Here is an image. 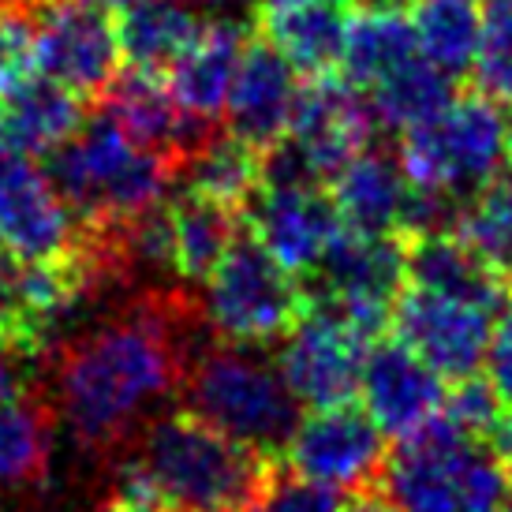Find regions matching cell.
<instances>
[{
	"label": "cell",
	"mask_w": 512,
	"mask_h": 512,
	"mask_svg": "<svg viewBox=\"0 0 512 512\" xmlns=\"http://www.w3.org/2000/svg\"><path fill=\"white\" fill-rule=\"evenodd\" d=\"M210 329L187 292H150L57 344V412L90 453L128 449L161 400L180 393Z\"/></svg>",
	"instance_id": "cell-1"
},
{
	"label": "cell",
	"mask_w": 512,
	"mask_h": 512,
	"mask_svg": "<svg viewBox=\"0 0 512 512\" xmlns=\"http://www.w3.org/2000/svg\"><path fill=\"white\" fill-rule=\"evenodd\" d=\"M116 468V505L157 512H247L273 464L191 412L150 419Z\"/></svg>",
	"instance_id": "cell-2"
},
{
	"label": "cell",
	"mask_w": 512,
	"mask_h": 512,
	"mask_svg": "<svg viewBox=\"0 0 512 512\" xmlns=\"http://www.w3.org/2000/svg\"><path fill=\"white\" fill-rule=\"evenodd\" d=\"M45 176L83 232L116 228L146 214L169 199L172 180H180L165 157L131 143L109 116L83 120L68 143L45 157Z\"/></svg>",
	"instance_id": "cell-3"
},
{
	"label": "cell",
	"mask_w": 512,
	"mask_h": 512,
	"mask_svg": "<svg viewBox=\"0 0 512 512\" xmlns=\"http://www.w3.org/2000/svg\"><path fill=\"white\" fill-rule=\"evenodd\" d=\"M180 397L184 412L266 460L285 453L292 430L299 427V400L292 397L281 367L258 348L225 344L217 337L195 352Z\"/></svg>",
	"instance_id": "cell-4"
},
{
	"label": "cell",
	"mask_w": 512,
	"mask_h": 512,
	"mask_svg": "<svg viewBox=\"0 0 512 512\" xmlns=\"http://www.w3.org/2000/svg\"><path fill=\"white\" fill-rule=\"evenodd\" d=\"M382 483L397 512H505L512 486L490 449L445 415L400 441L385 460Z\"/></svg>",
	"instance_id": "cell-5"
},
{
	"label": "cell",
	"mask_w": 512,
	"mask_h": 512,
	"mask_svg": "<svg viewBox=\"0 0 512 512\" xmlns=\"http://www.w3.org/2000/svg\"><path fill=\"white\" fill-rule=\"evenodd\" d=\"M397 157L412 184L468 202L509 169V116L483 94H456L430 120L400 131Z\"/></svg>",
	"instance_id": "cell-6"
},
{
	"label": "cell",
	"mask_w": 512,
	"mask_h": 512,
	"mask_svg": "<svg viewBox=\"0 0 512 512\" xmlns=\"http://www.w3.org/2000/svg\"><path fill=\"white\" fill-rule=\"evenodd\" d=\"M202 285V318L225 344L266 348L285 341L307 311L299 277H292L247 228Z\"/></svg>",
	"instance_id": "cell-7"
},
{
	"label": "cell",
	"mask_w": 512,
	"mask_h": 512,
	"mask_svg": "<svg viewBox=\"0 0 512 512\" xmlns=\"http://www.w3.org/2000/svg\"><path fill=\"white\" fill-rule=\"evenodd\" d=\"M38 75L72 90L75 98L98 101L120 75L116 19L83 0H45L34 12Z\"/></svg>",
	"instance_id": "cell-8"
},
{
	"label": "cell",
	"mask_w": 512,
	"mask_h": 512,
	"mask_svg": "<svg viewBox=\"0 0 512 512\" xmlns=\"http://www.w3.org/2000/svg\"><path fill=\"white\" fill-rule=\"evenodd\" d=\"M292 475L326 490H370L385 471V434L352 404L314 408L285 445Z\"/></svg>",
	"instance_id": "cell-9"
},
{
	"label": "cell",
	"mask_w": 512,
	"mask_h": 512,
	"mask_svg": "<svg viewBox=\"0 0 512 512\" xmlns=\"http://www.w3.org/2000/svg\"><path fill=\"white\" fill-rule=\"evenodd\" d=\"M367 352L370 344L344 318L322 311V307H307L303 318L281 341L277 367L299 404L337 408V404L356 400Z\"/></svg>",
	"instance_id": "cell-10"
},
{
	"label": "cell",
	"mask_w": 512,
	"mask_h": 512,
	"mask_svg": "<svg viewBox=\"0 0 512 512\" xmlns=\"http://www.w3.org/2000/svg\"><path fill=\"white\" fill-rule=\"evenodd\" d=\"M494 314L483 307H471L460 299L438 296L427 288H400L393 303V333L400 344H408L415 356L430 363L441 378L460 382L479 374L486 363L490 333H494Z\"/></svg>",
	"instance_id": "cell-11"
},
{
	"label": "cell",
	"mask_w": 512,
	"mask_h": 512,
	"mask_svg": "<svg viewBox=\"0 0 512 512\" xmlns=\"http://www.w3.org/2000/svg\"><path fill=\"white\" fill-rule=\"evenodd\" d=\"M378 128L382 124H378L367 90L326 72L314 75L307 86H299L288 139L307 154L322 184H329L352 157L374 146Z\"/></svg>",
	"instance_id": "cell-12"
},
{
	"label": "cell",
	"mask_w": 512,
	"mask_h": 512,
	"mask_svg": "<svg viewBox=\"0 0 512 512\" xmlns=\"http://www.w3.org/2000/svg\"><path fill=\"white\" fill-rule=\"evenodd\" d=\"M0 243L19 262H57L79 247V225L45 169L0 146Z\"/></svg>",
	"instance_id": "cell-13"
},
{
	"label": "cell",
	"mask_w": 512,
	"mask_h": 512,
	"mask_svg": "<svg viewBox=\"0 0 512 512\" xmlns=\"http://www.w3.org/2000/svg\"><path fill=\"white\" fill-rule=\"evenodd\" d=\"M98 101L101 116H109L131 143H139L150 154H161L176 172H184L187 161L214 135H221L214 120H199L176 105L161 72L128 68L116 75Z\"/></svg>",
	"instance_id": "cell-14"
},
{
	"label": "cell",
	"mask_w": 512,
	"mask_h": 512,
	"mask_svg": "<svg viewBox=\"0 0 512 512\" xmlns=\"http://www.w3.org/2000/svg\"><path fill=\"white\" fill-rule=\"evenodd\" d=\"M363 412L374 419V427L385 438H412L427 427L430 419H438L445 408V378L438 370L423 363L408 344L378 341L370 344L367 363H363Z\"/></svg>",
	"instance_id": "cell-15"
},
{
	"label": "cell",
	"mask_w": 512,
	"mask_h": 512,
	"mask_svg": "<svg viewBox=\"0 0 512 512\" xmlns=\"http://www.w3.org/2000/svg\"><path fill=\"white\" fill-rule=\"evenodd\" d=\"M341 228V214L322 187H258L247 202V232L292 277L314 273Z\"/></svg>",
	"instance_id": "cell-16"
},
{
	"label": "cell",
	"mask_w": 512,
	"mask_h": 512,
	"mask_svg": "<svg viewBox=\"0 0 512 512\" xmlns=\"http://www.w3.org/2000/svg\"><path fill=\"white\" fill-rule=\"evenodd\" d=\"M296 75V68L266 38H251L225 101L228 135L247 143L258 154H266L270 146L281 143L288 135L292 113H296Z\"/></svg>",
	"instance_id": "cell-17"
},
{
	"label": "cell",
	"mask_w": 512,
	"mask_h": 512,
	"mask_svg": "<svg viewBox=\"0 0 512 512\" xmlns=\"http://www.w3.org/2000/svg\"><path fill=\"white\" fill-rule=\"evenodd\" d=\"M404 277L408 285L483 307L486 314L509 311L512 277L475 255L456 232L404 240Z\"/></svg>",
	"instance_id": "cell-18"
},
{
	"label": "cell",
	"mask_w": 512,
	"mask_h": 512,
	"mask_svg": "<svg viewBox=\"0 0 512 512\" xmlns=\"http://www.w3.org/2000/svg\"><path fill=\"white\" fill-rule=\"evenodd\" d=\"M247 42H251L247 30L228 15L214 19V23H202L195 42L187 45L165 72V83H169L176 105L199 120L217 124V116L225 113L228 90H232Z\"/></svg>",
	"instance_id": "cell-19"
},
{
	"label": "cell",
	"mask_w": 512,
	"mask_h": 512,
	"mask_svg": "<svg viewBox=\"0 0 512 512\" xmlns=\"http://www.w3.org/2000/svg\"><path fill=\"white\" fill-rule=\"evenodd\" d=\"M333 206L341 214V225L370 236H400V217L412 195V180L397 154L370 146L352 157L333 180Z\"/></svg>",
	"instance_id": "cell-20"
},
{
	"label": "cell",
	"mask_w": 512,
	"mask_h": 512,
	"mask_svg": "<svg viewBox=\"0 0 512 512\" xmlns=\"http://www.w3.org/2000/svg\"><path fill=\"white\" fill-rule=\"evenodd\" d=\"M83 98L45 75L0 98V146L27 157H49L83 128Z\"/></svg>",
	"instance_id": "cell-21"
},
{
	"label": "cell",
	"mask_w": 512,
	"mask_h": 512,
	"mask_svg": "<svg viewBox=\"0 0 512 512\" xmlns=\"http://www.w3.org/2000/svg\"><path fill=\"white\" fill-rule=\"evenodd\" d=\"M262 38L296 68L299 75H326L344 57V34H348V8L344 0L333 4H303L288 12L258 15Z\"/></svg>",
	"instance_id": "cell-22"
},
{
	"label": "cell",
	"mask_w": 512,
	"mask_h": 512,
	"mask_svg": "<svg viewBox=\"0 0 512 512\" xmlns=\"http://www.w3.org/2000/svg\"><path fill=\"white\" fill-rule=\"evenodd\" d=\"M199 15L184 0H131L116 12V42L128 68L169 72L172 60L184 53L199 34Z\"/></svg>",
	"instance_id": "cell-23"
},
{
	"label": "cell",
	"mask_w": 512,
	"mask_h": 512,
	"mask_svg": "<svg viewBox=\"0 0 512 512\" xmlns=\"http://www.w3.org/2000/svg\"><path fill=\"white\" fill-rule=\"evenodd\" d=\"M169 217H172V270L187 285H202L210 270L225 258L232 240L243 232L240 214L202 199L195 191L169 195Z\"/></svg>",
	"instance_id": "cell-24"
},
{
	"label": "cell",
	"mask_w": 512,
	"mask_h": 512,
	"mask_svg": "<svg viewBox=\"0 0 512 512\" xmlns=\"http://www.w3.org/2000/svg\"><path fill=\"white\" fill-rule=\"evenodd\" d=\"M419 53L412 34V19L400 8L367 4L363 12L348 15V34H344V79L359 90L378 86L389 72Z\"/></svg>",
	"instance_id": "cell-25"
},
{
	"label": "cell",
	"mask_w": 512,
	"mask_h": 512,
	"mask_svg": "<svg viewBox=\"0 0 512 512\" xmlns=\"http://www.w3.org/2000/svg\"><path fill=\"white\" fill-rule=\"evenodd\" d=\"M408 19L419 57L441 75L460 79L475 68L483 38V12L475 0H415Z\"/></svg>",
	"instance_id": "cell-26"
},
{
	"label": "cell",
	"mask_w": 512,
	"mask_h": 512,
	"mask_svg": "<svg viewBox=\"0 0 512 512\" xmlns=\"http://www.w3.org/2000/svg\"><path fill=\"white\" fill-rule=\"evenodd\" d=\"M53 404L34 393L0 408V490H27L49 475Z\"/></svg>",
	"instance_id": "cell-27"
},
{
	"label": "cell",
	"mask_w": 512,
	"mask_h": 512,
	"mask_svg": "<svg viewBox=\"0 0 512 512\" xmlns=\"http://www.w3.org/2000/svg\"><path fill=\"white\" fill-rule=\"evenodd\" d=\"M180 176H184L187 191L240 214L262 187V154L221 131L187 161Z\"/></svg>",
	"instance_id": "cell-28"
},
{
	"label": "cell",
	"mask_w": 512,
	"mask_h": 512,
	"mask_svg": "<svg viewBox=\"0 0 512 512\" xmlns=\"http://www.w3.org/2000/svg\"><path fill=\"white\" fill-rule=\"evenodd\" d=\"M367 98L374 105V113H378V124L408 131L415 124L430 120L438 109H445L456 98V90L449 75H441L434 64H427L415 53L408 64L389 72L378 86H370Z\"/></svg>",
	"instance_id": "cell-29"
},
{
	"label": "cell",
	"mask_w": 512,
	"mask_h": 512,
	"mask_svg": "<svg viewBox=\"0 0 512 512\" xmlns=\"http://www.w3.org/2000/svg\"><path fill=\"white\" fill-rule=\"evenodd\" d=\"M456 236L494 270L512 277V169L475 191L456 217Z\"/></svg>",
	"instance_id": "cell-30"
},
{
	"label": "cell",
	"mask_w": 512,
	"mask_h": 512,
	"mask_svg": "<svg viewBox=\"0 0 512 512\" xmlns=\"http://www.w3.org/2000/svg\"><path fill=\"white\" fill-rule=\"evenodd\" d=\"M471 72L483 98L512 109V0H486L483 38Z\"/></svg>",
	"instance_id": "cell-31"
},
{
	"label": "cell",
	"mask_w": 512,
	"mask_h": 512,
	"mask_svg": "<svg viewBox=\"0 0 512 512\" xmlns=\"http://www.w3.org/2000/svg\"><path fill=\"white\" fill-rule=\"evenodd\" d=\"M38 75V38L34 12L0 8V98L30 83Z\"/></svg>",
	"instance_id": "cell-32"
},
{
	"label": "cell",
	"mask_w": 512,
	"mask_h": 512,
	"mask_svg": "<svg viewBox=\"0 0 512 512\" xmlns=\"http://www.w3.org/2000/svg\"><path fill=\"white\" fill-rule=\"evenodd\" d=\"M498 404L501 400H498V393L490 389V382L479 378V374H471V378H460V382L445 393L441 415H445L456 430H464L468 438H483L486 430H490V423H494V415L501 412Z\"/></svg>",
	"instance_id": "cell-33"
},
{
	"label": "cell",
	"mask_w": 512,
	"mask_h": 512,
	"mask_svg": "<svg viewBox=\"0 0 512 512\" xmlns=\"http://www.w3.org/2000/svg\"><path fill=\"white\" fill-rule=\"evenodd\" d=\"M247 512H341V498H337V490L307 483L299 475H281L273 468L266 490Z\"/></svg>",
	"instance_id": "cell-34"
},
{
	"label": "cell",
	"mask_w": 512,
	"mask_h": 512,
	"mask_svg": "<svg viewBox=\"0 0 512 512\" xmlns=\"http://www.w3.org/2000/svg\"><path fill=\"white\" fill-rule=\"evenodd\" d=\"M38 370H42V352L19 341H0V408L42 393Z\"/></svg>",
	"instance_id": "cell-35"
},
{
	"label": "cell",
	"mask_w": 512,
	"mask_h": 512,
	"mask_svg": "<svg viewBox=\"0 0 512 512\" xmlns=\"http://www.w3.org/2000/svg\"><path fill=\"white\" fill-rule=\"evenodd\" d=\"M486 370H490V389L498 393L501 404L512 408V307L498 314V329L490 333L486 348Z\"/></svg>",
	"instance_id": "cell-36"
},
{
	"label": "cell",
	"mask_w": 512,
	"mask_h": 512,
	"mask_svg": "<svg viewBox=\"0 0 512 512\" xmlns=\"http://www.w3.org/2000/svg\"><path fill=\"white\" fill-rule=\"evenodd\" d=\"M483 438H486V445H490V456H494L505 471H512V408L494 415V423H490V430H486Z\"/></svg>",
	"instance_id": "cell-37"
},
{
	"label": "cell",
	"mask_w": 512,
	"mask_h": 512,
	"mask_svg": "<svg viewBox=\"0 0 512 512\" xmlns=\"http://www.w3.org/2000/svg\"><path fill=\"white\" fill-rule=\"evenodd\" d=\"M341 512H397V505L370 486V490H356V494L341 505Z\"/></svg>",
	"instance_id": "cell-38"
},
{
	"label": "cell",
	"mask_w": 512,
	"mask_h": 512,
	"mask_svg": "<svg viewBox=\"0 0 512 512\" xmlns=\"http://www.w3.org/2000/svg\"><path fill=\"white\" fill-rule=\"evenodd\" d=\"M303 4H333V0H258V15L288 12V8H303Z\"/></svg>",
	"instance_id": "cell-39"
},
{
	"label": "cell",
	"mask_w": 512,
	"mask_h": 512,
	"mask_svg": "<svg viewBox=\"0 0 512 512\" xmlns=\"http://www.w3.org/2000/svg\"><path fill=\"white\" fill-rule=\"evenodd\" d=\"M184 4H195V8H214V12H228V8H240L243 0H184Z\"/></svg>",
	"instance_id": "cell-40"
},
{
	"label": "cell",
	"mask_w": 512,
	"mask_h": 512,
	"mask_svg": "<svg viewBox=\"0 0 512 512\" xmlns=\"http://www.w3.org/2000/svg\"><path fill=\"white\" fill-rule=\"evenodd\" d=\"M367 4H382V8H397V4H404V0H367Z\"/></svg>",
	"instance_id": "cell-41"
},
{
	"label": "cell",
	"mask_w": 512,
	"mask_h": 512,
	"mask_svg": "<svg viewBox=\"0 0 512 512\" xmlns=\"http://www.w3.org/2000/svg\"><path fill=\"white\" fill-rule=\"evenodd\" d=\"M509 169H512V113H509Z\"/></svg>",
	"instance_id": "cell-42"
},
{
	"label": "cell",
	"mask_w": 512,
	"mask_h": 512,
	"mask_svg": "<svg viewBox=\"0 0 512 512\" xmlns=\"http://www.w3.org/2000/svg\"><path fill=\"white\" fill-rule=\"evenodd\" d=\"M101 512H131V509H124V505H116V501H113L109 509H101Z\"/></svg>",
	"instance_id": "cell-43"
},
{
	"label": "cell",
	"mask_w": 512,
	"mask_h": 512,
	"mask_svg": "<svg viewBox=\"0 0 512 512\" xmlns=\"http://www.w3.org/2000/svg\"><path fill=\"white\" fill-rule=\"evenodd\" d=\"M505 512H512V486H509V505H505Z\"/></svg>",
	"instance_id": "cell-44"
}]
</instances>
